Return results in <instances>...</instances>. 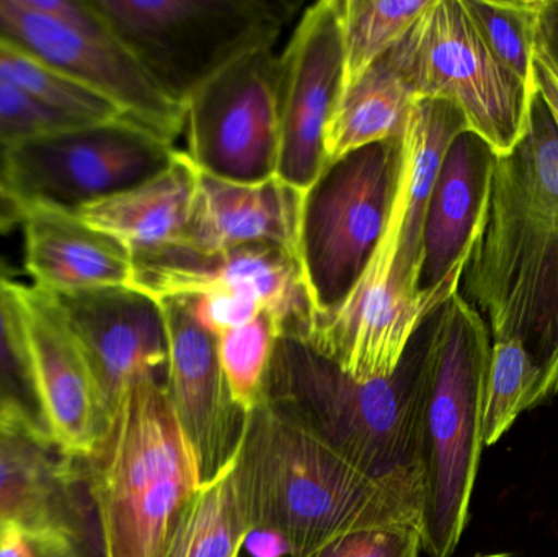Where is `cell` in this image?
Listing matches in <instances>:
<instances>
[{
    "instance_id": "cell-1",
    "label": "cell",
    "mask_w": 558,
    "mask_h": 557,
    "mask_svg": "<svg viewBox=\"0 0 558 557\" xmlns=\"http://www.w3.org/2000/svg\"><path fill=\"white\" fill-rule=\"evenodd\" d=\"M458 293L490 330L517 340L541 376L539 401L558 396V133L534 95L526 136L492 164L488 205Z\"/></svg>"
},
{
    "instance_id": "cell-2",
    "label": "cell",
    "mask_w": 558,
    "mask_h": 557,
    "mask_svg": "<svg viewBox=\"0 0 558 557\" xmlns=\"http://www.w3.org/2000/svg\"><path fill=\"white\" fill-rule=\"evenodd\" d=\"M234 468L252 532L275 533L288 557L366 530L422 532L418 497L364 473L268 404L247 415Z\"/></svg>"
},
{
    "instance_id": "cell-3",
    "label": "cell",
    "mask_w": 558,
    "mask_h": 557,
    "mask_svg": "<svg viewBox=\"0 0 558 557\" xmlns=\"http://www.w3.org/2000/svg\"><path fill=\"white\" fill-rule=\"evenodd\" d=\"M439 306L389 378L357 382L302 340L279 337L265 388V404L422 506L420 417Z\"/></svg>"
},
{
    "instance_id": "cell-4",
    "label": "cell",
    "mask_w": 558,
    "mask_h": 557,
    "mask_svg": "<svg viewBox=\"0 0 558 557\" xmlns=\"http://www.w3.org/2000/svg\"><path fill=\"white\" fill-rule=\"evenodd\" d=\"M85 464L104 556L163 557L202 487L166 376H144L124 389Z\"/></svg>"
},
{
    "instance_id": "cell-5",
    "label": "cell",
    "mask_w": 558,
    "mask_h": 557,
    "mask_svg": "<svg viewBox=\"0 0 558 557\" xmlns=\"http://www.w3.org/2000/svg\"><path fill=\"white\" fill-rule=\"evenodd\" d=\"M492 337L456 291L439 306L420 417L422 548L451 557L464 535L484 450Z\"/></svg>"
},
{
    "instance_id": "cell-6",
    "label": "cell",
    "mask_w": 558,
    "mask_h": 557,
    "mask_svg": "<svg viewBox=\"0 0 558 557\" xmlns=\"http://www.w3.org/2000/svg\"><path fill=\"white\" fill-rule=\"evenodd\" d=\"M154 81L179 104L231 62L275 48L298 0H94Z\"/></svg>"
},
{
    "instance_id": "cell-7",
    "label": "cell",
    "mask_w": 558,
    "mask_h": 557,
    "mask_svg": "<svg viewBox=\"0 0 558 557\" xmlns=\"http://www.w3.org/2000/svg\"><path fill=\"white\" fill-rule=\"evenodd\" d=\"M387 56L416 98L454 105L495 159L510 156L526 136L537 90L498 61L465 0H432Z\"/></svg>"
},
{
    "instance_id": "cell-8",
    "label": "cell",
    "mask_w": 558,
    "mask_h": 557,
    "mask_svg": "<svg viewBox=\"0 0 558 557\" xmlns=\"http://www.w3.org/2000/svg\"><path fill=\"white\" fill-rule=\"evenodd\" d=\"M0 39L175 146L185 107L121 41L94 0H0Z\"/></svg>"
},
{
    "instance_id": "cell-9",
    "label": "cell",
    "mask_w": 558,
    "mask_h": 557,
    "mask_svg": "<svg viewBox=\"0 0 558 557\" xmlns=\"http://www.w3.org/2000/svg\"><path fill=\"white\" fill-rule=\"evenodd\" d=\"M402 136L324 167L302 196L298 261L314 317L337 310L356 287L386 229Z\"/></svg>"
},
{
    "instance_id": "cell-10",
    "label": "cell",
    "mask_w": 558,
    "mask_h": 557,
    "mask_svg": "<svg viewBox=\"0 0 558 557\" xmlns=\"http://www.w3.org/2000/svg\"><path fill=\"white\" fill-rule=\"evenodd\" d=\"M179 147L126 117L64 124L23 141L2 175L22 206L78 213L159 175Z\"/></svg>"
},
{
    "instance_id": "cell-11",
    "label": "cell",
    "mask_w": 558,
    "mask_h": 557,
    "mask_svg": "<svg viewBox=\"0 0 558 557\" xmlns=\"http://www.w3.org/2000/svg\"><path fill=\"white\" fill-rule=\"evenodd\" d=\"M279 55L257 49L231 62L185 101L186 149L199 172L234 183L278 173Z\"/></svg>"
},
{
    "instance_id": "cell-12",
    "label": "cell",
    "mask_w": 558,
    "mask_h": 557,
    "mask_svg": "<svg viewBox=\"0 0 558 557\" xmlns=\"http://www.w3.org/2000/svg\"><path fill=\"white\" fill-rule=\"evenodd\" d=\"M340 0L301 13L279 55L277 175L305 192L325 167V128L343 84Z\"/></svg>"
},
{
    "instance_id": "cell-13",
    "label": "cell",
    "mask_w": 558,
    "mask_h": 557,
    "mask_svg": "<svg viewBox=\"0 0 558 557\" xmlns=\"http://www.w3.org/2000/svg\"><path fill=\"white\" fill-rule=\"evenodd\" d=\"M133 261L131 287L154 300L231 291L260 301L279 337L305 340L314 307L298 257L274 245H245L216 254L169 247Z\"/></svg>"
},
{
    "instance_id": "cell-14",
    "label": "cell",
    "mask_w": 558,
    "mask_h": 557,
    "mask_svg": "<svg viewBox=\"0 0 558 557\" xmlns=\"http://www.w3.org/2000/svg\"><path fill=\"white\" fill-rule=\"evenodd\" d=\"M157 301L169 349L167 398L192 448L203 486L234 460L247 414L229 391L219 363L218 339L195 323L179 298Z\"/></svg>"
},
{
    "instance_id": "cell-15",
    "label": "cell",
    "mask_w": 558,
    "mask_h": 557,
    "mask_svg": "<svg viewBox=\"0 0 558 557\" xmlns=\"http://www.w3.org/2000/svg\"><path fill=\"white\" fill-rule=\"evenodd\" d=\"M439 304L407 293L393 280L390 261L374 252L347 300L330 314L314 317L302 342L357 382L389 378Z\"/></svg>"
},
{
    "instance_id": "cell-16",
    "label": "cell",
    "mask_w": 558,
    "mask_h": 557,
    "mask_svg": "<svg viewBox=\"0 0 558 557\" xmlns=\"http://www.w3.org/2000/svg\"><path fill=\"white\" fill-rule=\"evenodd\" d=\"M15 291L52 445L65 457L85 460L100 441L110 412L56 298L19 281Z\"/></svg>"
},
{
    "instance_id": "cell-17",
    "label": "cell",
    "mask_w": 558,
    "mask_h": 557,
    "mask_svg": "<svg viewBox=\"0 0 558 557\" xmlns=\"http://www.w3.org/2000/svg\"><path fill=\"white\" fill-rule=\"evenodd\" d=\"M54 298L110 415L131 383L166 376L169 349L159 301L133 287Z\"/></svg>"
},
{
    "instance_id": "cell-18",
    "label": "cell",
    "mask_w": 558,
    "mask_h": 557,
    "mask_svg": "<svg viewBox=\"0 0 558 557\" xmlns=\"http://www.w3.org/2000/svg\"><path fill=\"white\" fill-rule=\"evenodd\" d=\"M10 522L105 557L87 464L54 447L26 440L0 455V529Z\"/></svg>"
},
{
    "instance_id": "cell-19",
    "label": "cell",
    "mask_w": 558,
    "mask_h": 557,
    "mask_svg": "<svg viewBox=\"0 0 558 557\" xmlns=\"http://www.w3.org/2000/svg\"><path fill=\"white\" fill-rule=\"evenodd\" d=\"M494 154L459 134L442 160L423 225L418 294L442 303L456 293L488 205Z\"/></svg>"
},
{
    "instance_id": "cell-20",
    "label": "cell",
    "mask_w": 558,
    "mask_h": 557,
    "mask_svg": "<svg viewBox=\"0 0 558 557\" xmlns=\"http://www.w3.org/2000/svg\"><path fill=\"white\" fill-rule=\"evenodd\" d=\"M464 131L461 111L435 98H416L403 128L396 192L376 252L392 262L393 280L413 296L422 298L418 277L426 208L446 153Z\"/></svg>"
},
{
    "instance_id": "cell-21",
    "label": "cell",
    "mask_w": 558,
    "mask_h": 557,
    "mask_svg": "<svg viewBox=\"0 0 558 557\" xmlns=\"http://www.w3.org/2000/svg\"><path fill=\"white\" fill-rule=\"evenodd\" d=\"M304 192L279 177L234 183L199 172L189 228L180 247L216 254L245 245H274L298 257Z\"/></svg>"
},
{
    "instance_id": "cell-22",
    "label": "cell",
    "mask_w": 558,
    "mask_h": 557,
    "mask_svg": "<svg viewBox=\"0 0 558 557\" xmlns=\"http://www.w3.org/2000/svg\"><path fill=\"white\" fill-rule=\"evenodd\" d=\"M20 228L32 284L52 296L133 283V261L128 249L77 213L23 206Z\"/></svg>"
},
{
    "instance_id": "cell-23",
    "label": "cell",
    "mask_w": 558,
    "mask_h": 557,
    "mask_svg": "<svg viewBox=\"0 0 558 557\" xmlns=\"http://www.w3.org/2000/svg\"><path fill=\"white\" fill-rule=\"evenodd\" d=\"M199 170L182 149L159 175L78 211L120 241L131 258L182 244L192 216Z\"/></svg>"
},
{
    "instance_id": "cell-24",
    "label": "cell",
    "mask_w": 558,
    "mask_h": 557,
    "mask_svg": "<svg viewBox=\"0 0 558 557\" xmlns=\"http://www.w3.org/2000/svg\"><path fill=\"white\" fill-rule=\"evenodd\" d=\"M416 100L389 56L340 95L325 128V166L380 141L402 136Z\"/></svg>"
},
{
    "instance_id": "cell-25",
    "label": "cell",
    "mask_w": 558,
    "mask_h": 557,
    "mask_svg": "<svg viewBox=\"0 0 558 557\" xmlns=\"http://www.w3.org/2000/svg\"><path fill=\"white\" fill-rule=\"evenodd\" d=\"M15 287L9 267L0 261V427L54 447L33 378Z\"/></svg>"
},
{
    "instance_id": "cell-26",
    "label": "cell",
    "mask_w": 558,
    "mask_h": 557,
    "mask_svg": "<svg viewBox=\"0 0 558 557\" xmlns=\"http://www.w3.org/2000/svg\"><path fill=\"white\" fill-rule=\"evenodd\" d=\"M234 460L211 483L199 487L163 557L241 556L252 530L239 493Z\"/></svg>"
},
{
    "instance_id": "cell-27",
    "label": "cell",
    "mask_w": 558,
    "mask_h": 557,
    "mask_svg": "<svg viewBox=\"0 0 558 557\" xmlns=\"http://www.w3.org/2000/svg\"><path fill=\"white\" fill-rule=\"evenodd\" d=\"M429 3L432 0H340L341 94L399 45Z\"/></svg>"
},
{
    "instance_id": "cell-28",
    "label": "cell",
    "mask_w": 558,
    "mask_h": 557,
    "mask_svg": "<svg viewBox=\"0 0 558 557\" xmlns=\"http://www.w3.org/2000/svg\"><path fill=\"white\" fill-rule=\"evenodd\" d=\"M0 81L19 88L69 124L123 117L113 105L72 84L25 49L0 39Z\"/></svg>"
},
{
    "instance_id": "cell-29",
    "label": "cell",
    "mask_w": 558,
    "mask_h": 557,
    "mask_svg": "<svg viewBox=\"0 0 558 557\" xmlns=\"http://www.w3.org/2000/svg\"><path fill=\"white\" fill-rule=\"evenodd\" d=\"M539 372L520 342H492L485 379V447L500 441L523 412L539 408Z\"/></svg>"
},
{
    "instance_id": "cell-30",
    "label": "cell",
    "mask_w": 558,
    "mask_h": 557,
    "mask_svg": "<svg viewBox=\"0 0 558 557\" xmlns=\"http://www.w3.org/2000/svg\"><path fill=\"white\" fill-rule=\"evenodd\" d=\"M218 339V355L235 404L252 414L265 404L268 372L279 330L268 313Z\"/></svg>"
},
{
    "instance_id": "cell-31",
    "label": "cell",
    "mask_w": 558,
    "mask_h": 557,
    "mask_svg": "<svg viewBox=\"0 0 558 557\" xmlns=\"http://www.w3.org/2000/svg\"><path fill=\"white\" fill-rule=\"evenodd\" d=\"M498 61L536 92L534 46L543 0H465Z\"/></svg>"
},
{
    "instance_id": "cell-32",
    "label": "cell",
    "mask_w": 558,
    "mask_h": 557,
    "mask_svg": "<svg viewBox=\"0 0 558 557\" xmlns=\"http://www.w3.org/2000/svg\"><path fill=\"white\" fill-rule=\"evenodd\" d=\"M64 124L69 123L19 88L0 81V173L3 160L13 147Z\"/></svg>"
},
{
    "instance_id": "cell-33",
    "label": "cell",
    "mask_w": 558,
    "mask_h": 557,
    "mask_svg": "<svg viewBox=\"0 0 558 557\" xmlns=\"http://www.w3.org/2000/svg\"><path fill=\"white\" fill-rule=\"evenodd\" d=\"M179 300H182L195 323L215 337L239 329L267 313L260 301L231 291H211Z\"/></svg>"
},
{
    "instance_id": "cell-34",
    "label": "cell",
    "mask_w": 558,
    "mask_h": 557,
    "mask_svg": "<svg viewBox=\"0 0 558 557\" xmlns=\"http://www.w3.org/2000/svg\"><path fill=\"white\" fill-rule=\"evenodd\" d=\"M422 552L420 529L403 526L350 533L312 557H420Z\"/></svg>"
},
{
    "instance_id": "cell-35",
    "label": "cell",
    "mask_w": 558,
    "mask_h": 557,
    "mask_svg": "<svg viewBox=\"0 0 558 557\" xmlns=\"http://www.w3.org/2000/svg\"><path fill=\"white\" fill-rule=\"evenodd\" d=\"M533 64L537 94L546 104L558 133V69L539 46H534Z\"/></svg>"
},
{
    "instance_id": "cell-36",
    "label": "cell",
    "mask_w": 558,
    "mask_h": 557,
    "mask_svg": "<svg viewBox=\"0 0 558 557\" xmlns=\"http://www.w3.org/2000/svg\"><path fill=\"white\" fill-rule=\"evenodd\" d=\"M536 46L558 69V0H543L537 22Z\"/></svg>"
},
{
    "instance_id": "cell-37",
    "label": "cell",
    "mask_w": 558,
    "mask_h": 557,
    "mask_svg": "<svg viewBox=\"0 0 558 557\" xmlns=\"http://www.w3.org/2000/svg\"><path fill=\"white\" fill-rule=\"evenodd\" d=\"M23 218V206L19 202L12 190L7 185L0 173V234L13 231L20 228Z\"/></svg>"
},
{
    "instance_id": "cell-38",
    "label": "cell",
    "mask_w": 558,
    "mask_h": 557,
    "mask_svg": "<svg viewBox=\"0 0 558 557\" xmlns=\"http://www.w3.org/2000/svg\"><path fill=\"white\" fill-rule=\"evenodd\" d=\"M248 552L255 557H281L288 556L284 543L279 536L270 532H252L245 542Z\"/></svg>"
},
{
    "instance_id": "cell-39",
    "label": "cell",
    "mask_w": 558,
    "mask_h": 557,
    "mask_svg": "<svg viewBox=\"0 0 558 557\" xmlns=\"http://www.w3.org/2000/svg\"><path fill=\"white\" fill-rule=\"evenodd\" d=\"M26 440H29V438L22 437V435L10 431V428L0 427V455L19 447V445H22L23 441Z\"/></svg>"
},
{
    "instance_id": "cell-40",
    "label": "cell",
    "mask_w": 558,
    "mask_h": 557,
    "mask_svg": "<svg viewBox=\"0 0 558 557\" xmlns=\"http://www.w3.org/2000/svg\"><path fill=\"white\" fill-rule=\"evenodd\" d=\"M477 557H511V556L505 555V553H497V555H485V556H477Z\"/></svg>"
}]
</instances>
